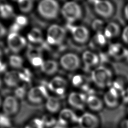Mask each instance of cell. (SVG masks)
<instances>
[{"mask_svg":"<svg viewBox=\"0 0 128 128\" xmlns=\"http://www.w3.org/2000/svg\"><path fill=\"white\" fill-rule=\"evenodd\" d=\"M37 10L38 14L47 20L56 18L60 12L58 3L54 0H43L38 4Z\"/></svg>","mask_w":128,"mask_h":128,"instance_id":"6da1fadb","label":"cell"},{"mask_svg":"<svg viewBox=\"0 0 128 128\" xmlns=\"http://www.w3.org/2000/svg\"><path fill=\"white\" fill-rule=\"evenodd\" d=\"M92 78L94 83L98 87L104 88L108 86L112 78V73L108 68L99 66L92 72Z\"/></svg>","mask_w":128,"mask_h":128,"instance_id":"7a4b0ae2","label":"cell"},{"mask_svg":"<svg viewBox=\"0 0 128 128\" xmlns=\"http://www.w3.org/2000/svg\"><path fill=\"white\" fill-rule=\"evenodd\" d=\"M63 17L70 22L78 20L82 16L80 6L75 2H68L64 4L60 9Z\"/></svg>","mask_w":128,"mask_h":128,"instance_id":"3957f363","label":"cell"},{"mask_svg":"<svg viewBox=\"0 0 128 128\" xmlns=\"http://www.w3.org/2000/svg\"><path fill=\"white\" fill-rule=\"evenodd\" d=\"M66 35V32L63 27L57 24H52L46 32V41L48 44L58 45L63 42Z\"/></svg>","mask_w":128,"mask_h":128,"instance_id":"277c9868","label":"cell"},{"mask_svg":"<svg viewBox=\"0 0 128 128\" xmlns=\"http://www.w3.org/2000/svg\"><path fill=\"white\" fill-rule=\"evenodd\" d=\"M60 63L64 70L68 71H74L80 67V60L77 54L72 52H68L63 54L60 57Z\"/></svg>","mask_w":128,"mask_h":128,"instance_id":"5b68a950","label":"cell"},{"mask_svg":"<svg viewBox=\"0 0 128 128\" xmlns=\"http://www.w3.org/2000/svg\"><path fill=\"white\" fill-rule=\"evenodd\" d=\"M7 44L12 52L17 53L25 47L26 44V40L18 32H11L8 36Z\"/></svg>","mask_w":128,"mask_h":128,"instance_id":"8992f818","label":"cell"},{"mask_svg":"<svg viewBox=\"0 0 128 128\" xmlns=\"http://www.w3.org/2000/svg\"><path fill=\"white\" fill-rule=\"evenodd\" d=\"M46 88L43 86H37L32 88L27 93L28 100L32 104L42 102L48 97Z\"/></svg>","mask_w":128,"mask_h":128,"instance_id":"52a82bcc","label":"cell"},{"mask_svg":"<svg viewBox=\"0 0 128 128\" xmlns=\"http://www.w3.org/2000/svg\"><path fill=\"white\" fill-rule=\"evenodd\" d=\"M94 8L95 12L104 18H109L114 12L113 4L108 0H96L94 2Z\"/></svg>","mask_w":128,"mask_h":128,"instance_id":"ba28073f","label":"cell"},{"mask_svg":"<svg viewBox=\"0 0 128 128\" xmlns=\"http://www.w3.org/2000/svg\"><path fill=\"white\" fill-rule=\"evenodd\" d=\"M2 106L4 114L8 116L15 114L19 108L18 98L12 96H8L6 97Z\"/></svg>","mask_w":128,"mask_h":128,"instance_id":"9c48e42d","label":"cell"},{"mask_svg":"<svg viewBox=\"0 0 128 128\" xmlns=\"http://www.w3.org/2000/svg\"><path fill=\"white\" fill-rule=\"evenodd\" d=\"M68 86L66 80L62 77H54L48 84V88L58 95H62L66 92Z\"/></svg>","mask_w":128,"mask_h":128,"instance_id":"30bf717a","label":"cell"},{"mask_svg":"<svg viewBox=\"0 0 128 128\" xmlns=\"http://www.w3.org/2000/svg\"><path fill=\"white\" fill-rule=\"evenodd\" d=\"M73 39L78 44L86 43L89 39L90 32L83 26H72L70 28Z\"/></svg>","mask_w":128,"mask_h":128,"instance_id":"8fae6325","label":"cell"},{"mask_svg":"<svg viewBox=\"0 0 128 128\" xmlns=\"http://www.w3.org/2000/svg\"><path fill=\"white\" fill-rule=\"evenodd\" d=\"M87 97L82 92H72L68 96V102L72 107L82 110L86 102Z\"/></svg>","mask_w":128,"mask_h":128,"instance_id":"7c38bea8","label":"cell"},{"mask_svg":"<svg viewBox=\"0 0 128 128\" xmlns=\"http://www.w3.org/2000/svg\"><path fill=\"white\" fill-rule=\"evenodd\" d=\"M78 122L80 128H97L99 120L95 115L86 112L79 118Z\"/></svg>","mask_w":128,"mask_h":128,"instance_id":"4fadbf2b","label":"cell"},{"mask_svg":"<svg viewBox=\"0 0 128 128\" xmlns=\"http://www.w3.org/2000/svg\"><path fill=\"white\" fill-rule=\"evenodd\" d=\"M78 118L76 114L72 110L64 108L62 110L58 116V123L66 126L70 124L74 123L78 121Z\"/></svg>","mask_w":128,"mask_h":128,"instance_id":"5bb4252c","label":"cell"},{"mask_svg":"<svg viewBox=\"0 0 128 128\" xmlns=\"http://www.w3.org/2000/svg\"><path fill=\"white\" fill-rule=\"evenodd\" d=\"M119 96L120 94L118 90L114 87L111 88L104 94V101L108 107L114 108L118 104Z\"/></svg>","mask_w":128,"mask_h":128,"instance_id":"9a60e30c","label":"cell"},{"mask_svg":"<svg viewBox=\"0 0 128 128\" xmlns=\"http://www.w3.org/2000/svg\"><path fill=\"white\" fill-rule=\"evenodd\" d=\"M4 80L5 84L8 86L14 88L19 86L22 82L20 72L12 70L6 72L4 76Z\"/></svg>","mask_w":128,"mask_h":128,"instance_id":"2e32d148","label":"cell"},{"mask_svg":"<svg viewBox=\"0 0 128 128\" xmlns=\"http://www.w3.org/2000/svg\"><path fill=\"white\" fill-rule=\"evenodd\" d=\"M27 56L30 62L34 66L41 67L44 62L40 51L37 48H30L28 52Z\"/></svg>","mask_w":128,"mask_h":128,"instance_id":"e0dca14e","label":"cell"},{"mask_svg":"<svg viewBox=\"0 0 128 128\" xmlns=\"http://www.w3.org/2000/svg\"><path fill=\"white\" fill-rule=\"evenodd\" d=\"M82 58L83 62L88 67L94 66L99 62L98 56L95 52L90 50L84 51Z\"/></svg>","mask_w":128,"mask_h":128,"instance_id":"ac0fdd59","label":"cell"},{"mask_svg":"<svg viewBox=\"0 0 128 128\" xmlns=\"http://www.w3.org/2000/svg\"><path fill=\"white\" fill-rule=\"evenodd\" d=\"M104 34L107 38H112L118 36L120 30L118 24L114 22H110L107 24L104 28Z\"/></svg>","mask_w":128,"mask_h":128,"instance_id":"d6986e66","label":"cell"},{"mask_svg":"<svg viewBox=\"0 0 128 128\" xmlns=\"http://www.w3.org/2000/svg\"><path fill=\"white\" fill-rule=\"evenodd\" d=\"M40 68L44 74L48 75H52L58 71V64L54 60H44Z\"/></svg>","mask_w":128,"mask_h":128,"instance_id":"ffe728a7","label":"cell"},{"mask_svg":"<svg viewBox=\"0 0 128 128\" xmlns=\"http://www.w3.org/2000/svg\"><path fill=\"white\" fill-rule=\"evenodd\" d=\"M46 108L51 113L58 112L60 108V100L54 96H49L46 100Z\"/></svg>","mask_w":128,"mask_h":128,"instance_id":"44dd1931","label":"cell"},{"mask_svg":"<svg viewBox=\"0 0 128 128\" xmlns=\"http://www.w3.org/2000/svg\"><path fill=\"white\" fill-rule=\"evenodd\" d=\"M86 104L90 109L94 111L100 110L103 107L102 100L94 95L89 96L87 97Z\"/></svg>","mask_w":128,"mask_h":128,"instance_id":"7402d4cb","label":"cell"},{"mask_svg":"<svg viewBox=\"0 0 128 128\" xmlns=\"http://www.w3.org/2000/svg\"><path fill=\"white\" fill-rule=\"evenodd\" d=\"M27 38L28 40L32 44H40L43 40L42 32L40 29L34 28L28 32Z\"/></svg>","mask_w":128,"mask_h":128,"instance_id":"603a6c76","label":"cell"},{"mask_svg":"<svg viewBox=\"0 0 128 128\" xmlns=\"http://www.w3.org/2000/svg\"><path fill=\"white\" fill-rule=\"evenodd\" d=\"M126 50L120 44H112L109 48V52L112 56L116 58H121L125 55Z\"/></svg>","mask_w":128,"mask_h":128,"instance_id":"cb8c5ba5","label":"cell"},{"mask_svg":"<svg viewBox=\"0 0 128 128\" xmlns=\"http://www.w3.org/2000/svg\"><path fill=\"white\" fill-rule=\"evenodd\" d=\"M19 10L24 13L30 12L34 6V2L29 0H20L17 1Z\"/></svg>","mask_w":128,"mask_h":128,"instance_id":"d4e9b609","label":"cell"},{"mask_svg":"<svg viewBox=\"0 0 128 128\" xmlns=\"http://www.w3.org/2000/svg\"><path fill=\"white\" fill-rule=\"evenodd\" d=\"M24 60L22 58L16 54L11 55L9 58L10 65L14 68H20L22 66Z\"/></svg>","mask_w":128,"mask_h":128,"instance_id":"484cf974","label":"cell"},{"mask_svg":"<svg viewBox=\"0 0 128 128\" xmlns=\"http://www.w3.org/2000/svg\"><path fill=\"white\" fill-rule=\"evenodd\" d=\"M14 13L12 7L7 4H0V16L3 18H7L10 17Z\"/></svg>","mask_w":128,"mask_h":128,"instance_id":"4316f807","label":"cell"},{"mask_svg":"<svg viewBox=\"0 0 128 128\" xmlns=\"http://www.w3.org/2000/svg\"><path fill=\"white\" fill-rule=\"evenodd\" d=\"M42 120L45 126L48 128L49 127H53L56 124V120L52 116L46 115L44 116L42 118Z\"/></svg>","mask_w":128,"mask_h":128,"instance_id":"83f0119b","label":"cell"},{"mask_svg":"<svg viewBox=\"0 0 128 128\" xmlns=\"http://www.w3.org/2000/svg\"><path fill=\"white\" fill-rule=\"evenodd\" d=\"M11 123L8 116L5 114H0V126L3 128H8L10 126Z\"/></svg>","mask_w":128,"mask_h":128,"instance_id":"f1b7e54d","label":"cell"},{"mask_svg":"<svg viewBox=\"0 0 128 128\" xmlns=\"http://www.w3.org/2000/svg\"><path fill=\"white\" fill-rule=\"evenodd\" d=\"M28 23L26 18L24 16H18L16 18L15 24H16L20 28L24 26Z\"/></svg>","mask_w":128,"mask_h":128,"instance_id":"f546056e","label":"cell"},{"mask_svg":"<svg viewBox=\"0 0 128 128\" xmlns=\"http://www.w3.org/2000/svg\"><path fill=\"white\" fill-rule=\"evenodd\" d=\"M16 90L14 91L15 96L17 98H22L26 94V90L24 86H20L16 88Z\"/></svg>","mask_w":128,"mask_h":128,"instance_id":"4dcf8cb0","label":"cell"},{"mask_svg":"<svg viewBox=\"0 0 128 128\" xmlns=\"http://www.w3.org/2000/svg\"><path fill=\"white\" fill-rule=\"evenodd\" d=\"M84 78L81 75H76L72 79V83L75 86H80L83 84Z\"/></svg>","mask_w":128,"mask_h":128,"instance_id":"1f68e13d","label":"cell"},{"mask_svg":"<svg viewBox=\"0 0 128 128\" xmlns=\"http://www.w3.org/2000/svg\"><path fill=\"white\" fill-rule=\"evenodd\" d=\"M122 38L123 41L128 44V26L125 27L122 31Z\"/></svg>","mask_w":128,"mask_h":128,"instance_id":"d6a6232c","label":"cell"},{"mask_svg":"<svg viewBox=\"0 0 128 128\" xmlns=\"http://www.w3.org/2000/svg\"><path fill=\"white\" fill-rule=\"evenodd\" d=\"M121 96L124 102H128V88L121 92Z\"/></svg>","mask_w":128,"mask_h":128,"instance_id":"836d02e7","label":"cell"},{"mask_svg":"<svg viewBox=\"0 0 128 128\" xmlns=\"http://www.w3.org/2000/svg\"><path fill=\"white\" fill-rule=\"evenodd\" d=\"M6 33V30L4 26L0 22V38L4 36Z\"/></svg>","mask_w":128,"mask_h":128,"instance_id":"e575fe53","label":"cell"},{"mask_svg":"<svg viewBox=\"0 0 128 128\" xmlns=\"http://www.w3.org/2000/svg\"><path fill=\"white\" fill-rule=\"evenodd\" d=\"M122 128H128V120H125L121 122Z\"/></svg>","mask_w":128,"mask_h":128,"instance_id":"d590c367","label":"cell"},{"mask_svg":"<svg viewBox=\"0 0 128 128\" xmlns=\"http://www.w3.org/2000/svg\"><path fill=\"white\" fill-rule=\"evenodd\" d=\"M124 14L126 18L128 20V4H127L124 7Z\"/></svg>","mask_w":128,"mask_h":128,"instance_id":"8d00e7d4","label":"cell"},{"mask_svg":"<svg viewBox=\"0 0 128 128\" xmlns=\"http://www.w3.org/2000/svg\"><path fill=\"white\" fill-rule=\"evenodd\" d=\"M52 128H66V126H63L62 124H60L58 123L56 124Z\"/></svg>","mask_w":128,"mask_h":128,"instance_id":"74e56055","label":"cell"},{"mask_svg":"<svg viewBox=\"0 0 128 128\" xmlns=\"http://www.w3.org/2000/svg\"><path fill=\"white\" fill-rule=\"evenodd\" d=\"M2 53L1 50H0V66L2 64Z\"/></svg>","mask_w":128,"mask_h":128,"instance_id":"f35d334b","label":"cell"},{"mask_svg":"<svg viewBox=\"0 0 128 128\" xmlns=\"http://www.w3.org/2000/svg\"><path fill=\"white\" fill-rule=\"evenodd\" d=\"M24 128H34V126H33V125H32L31 123H30V124L26 125V126H25Z\"/></svg>","mask_w":128,"mask_h":128,"instance_id":"ab89813d","label":"cell"},{"mask_svg":"<svg viewBox=\"0 0 128 128\" xmlns=\"http://www.w3.org/2000/svg\"><path fill=\"white\" fill-rule=\"evenodd\" d=\"M2 98L0 96V106H1V105H2Z\"/></svg>","mask_w":128,"mask_h":128,"instance_id":"60d3db41","label":"cell"},{"mask_svg":"<svg viewBox=\"0 0 128 128\" xmlns=\"http://www.w3.org/2000/svg\"><path fill=\"white\" fill-rule=\"evenodd\" d=\"M2 80H0V88L1 86H2Z\"/></svg>","mask_w":128,"mask_h":128,"instance_id":"b9f144b4","label":"cell"}]
</instances>
